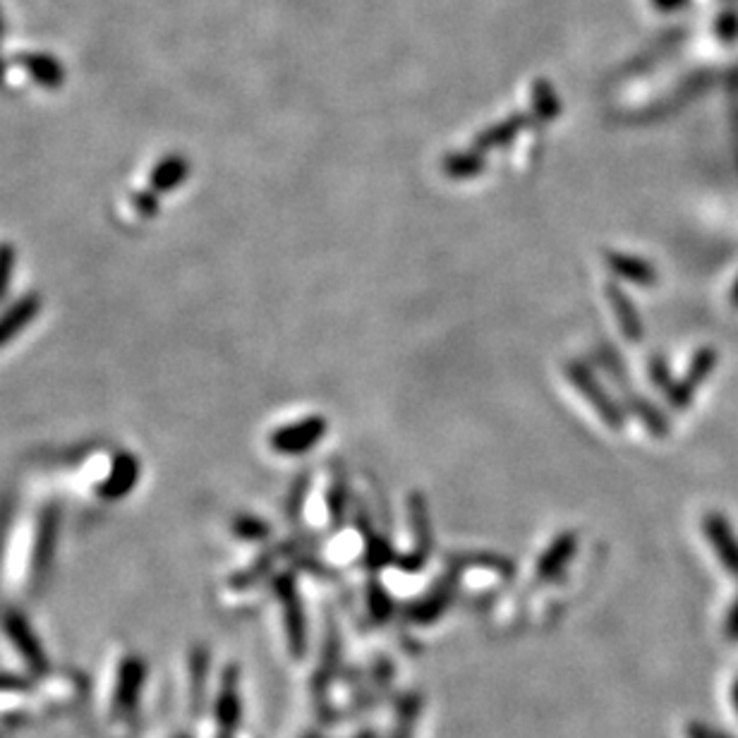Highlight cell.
I'll return each instance as SVG.
<instances>
[{
    "label": "cell",
    "mask_w": 738,
    "mask_h": 738,
    "mask_svg": "<svg viewBox=\"0 0 738 738\" xmlns=\"http://www.w3.org/2000/svg\"><path fill=\"white\" fill-rule=\"evenodd\" d=\"M3 628H5V635L12 640L15 650L20 652L22 659L29 664V667H32L34 671L46 669L44 647H41L39 638H36V633L32 631V626L24 621V616H20L17 612H5Z\"/></svg>",
    "instance_id": "cell-1"
},
{
    "label": "cell",
    "mask_w": 738,
    "mask_h": 738,
    "mask_svg": "<svg viewBox=\"0 0 738 738\" xmlns=\"http://www.w3.org/2000/svg\"><path fill=\"white\" fill-rule=\"evenodd\" d=\"M326 429V422L322 417H307V420L298 422V425H290L281 432H276L271 437V446L281 453H302L312 449V444H317L322 439Z\"/></svg>",
    "instance_id": "cell-2"
},
{
    "label": "cell",
    "mask_w": 738,
    "mask_h": 738,
    "mask_svg": "<svg viewBox=\"0 0 738 738\" xmlns=\"http://www.w3.org/2000/svg\"><path fill=\"white\" fill-rule=\"evenodd\" d=\"M139 480V463L135 456H130V453H118L116 461H113L111 465V473H108V477L104 482H101L99 487V494L104 496V499H123V496H127L135 489Z\"/></svg>",
    "instance_id": "cell-3"
},
{
    "label": "cell",
    "mask_w": 738,
    "mask_h": 738,
    "mask_svg": "<svg viewBox=\"0 0 738 738\" xmlns=\"http://www.w3.org/2000/svg\"><path fill=\"white\" fill-rule=\"evenodd\" d=\"M56 537H58V508L51 506L46 508L44 516H41L39 535H36L34 554H32V576L39 580L51 566L53 552H56Z\"/></svg>",
    "instance_id": "cell-4"
},
{
    "label": "cell",
    "mask_w": 738,
    "mask_h": 738,
    "mask_svg": "<svg viewBox=\"0 0 738 738\" xmlns=\"http://www.w3.org/2000/svg\"><path fill=\"white\" fill-rule=\"evenodd\" d=\"M276 590L278 595H281L283 600V614H286V628H288V638H290V647H293V652H298V655H302V650H305V616H302V609H300V602H298V592H295L293 583H290V578H281L276 583Z\"/></svg>",
    "instance_id": "cell-5"
},
{
    "label": "cell",
    "mask_w": 738,
    "mask_h": 738,
    "mask_svg": "<svg viewBox=\"0 0 738 738\" xmlns=\"http://www.w3.org/2000/svg\"><path fill=\"white\" fill-rule=\"evenodd\" d=\"M39 307H41L39 298H36V295H27V298L15 302L8 312L0 314V348H3L5 343H10L12 338L20 334L24 326L32 322L36 314H39Z\"/></svg>",
    "instance_id": "cell-6"
},
{
    "label": "cell",
    "mask_w": 738,
    "mask_h": 738,
    "mask_svg": "<svg viewBox=\"0 0 738 738\" xmlns=\"http://www.w3.org/2000/svg\"><path fill=\"white\" fill-rule=\"evenodd\" d=\"M571 379L576 381V384L580 386V391H583L585 396L590 398L592 405H595V408L600 410V413L604 415V420H607L609 425H612L614 429L621 425V415H619V410H616V405L612 401H609V398L604 396V393L600 389H597L595 379H592L583 367L573 365L571 367Z\"/></svg>",
    "instance_id": "cell-7"
},
{
    "label": "cell",
    "mask_w": 738,
    "mask_h": 738,
    "mask_svg": "<svg viewBox=\"0 0 738 738\" xmlns=\"http://www.w3.org/2000/svg\"><path fill=\"white\" fill-rule=\"evenodd\" d=\"M187 161L183 156H171V159L161 161L151 173V190L154 192H171L178 185L185 183L187 178Z\"/></svg>",
    "instance_id": "cell-8"
},
{
    "label": "cell",
    "mask_w": 738,
    "mask_h": 738,
    "mask_svg": "<svg viewBox=\"0 0 738 738\" xmlns=\"http://www.w3.org/2000/svg\"><path fill=\"white\" fill-rule=\"evenodd\" d=\"M573 549H576V540H573V535L559 537V540H556L552 547H549V552L542 556L537 573H540V576H544V578L554 576V573L566 564L568 556L573 554Z\"/></svg>",
    "instance_id": "cell-9"
},
{
    "label": "cell",
    "mask_w": 738,
    "mask_h": 738,
    "mask_svg": "<svg viewBox=\"0 0 738 738\" xmlns=\"http://www.w3.org/2000/svg\"><path fill=\"white\" fill-rule=\"evenodd\" d=\"M219 719L223 722V727H235V724L240 722V698H238V688H235L233 671H228L226 686H223V695L219 703Z\"/></svg>",
    "instance_id": "cell-10"
},
{
    "label": "cell",
    "mask_w": 738,
    "mask_h": 738,
    "mask_svg": "<svg viewBox=\"0 0 738 738\" xmlns=\"http://www.w3.org/2000/svg\"><path fill=\"white\" fill-rule=\"evenodd\" d=\"M609 300H612V305H614V310H616V317H619V322L623 326V331H626V336L631 338V341H635V338L643 336V334H640V324H638V317H635V314H633L631 302L623 298V295L614 286H609Z\"/></svg>",
    "instance_id": "cell-11"
},
{
    "label": "cell",
    "mask_w": 738,
    "mask_h": 738,
    "mask_svg": "<svg viewBox=\"0 0 738 738\" xmlns=\"http://www.w3.org/2000/svg\"><path fill=\"white\" fill-rule=\"evenodd\" d=\"M609 264H612V269L616 271L619 276H626L631 278V281H650V274L652 271L647 269V264L640 262V259H631V257H621V254H612L609 257Z\"/></svg>",
    "instance_id": "cell-12"
},
{
    "label": "cell",
    "mask_w": 738,
    "mask_h": 738,
    "mask_svg": "<svg viewBox=\"0 0 738 738\" xmlns=\"http://www.w3.org/2000/svg\"><path fill=\"white\" fill-rule=\"evenodd\" d=\"M417 712H420V700H417L415 695L405 698L403 705H401V715H398L396 736H393V738H413Z\"/></svg>",
    "instance_id": "cell-13"
},
{
    "label": "cell",
    "mask_w": 738,
    "mask_h": 738,
    "mask_svg": "<svg viewBox=\"0 0 738 738\" xmlns=\"http://www.w3.org/2000/svg\"><path fill=\"white\" fill-rule=\"evenodd\" d=\"M12 271H15V247L0 245V300L8 293Z\"/></svg>",
    "instance_id": "cell-14"
},
{
    "label": "cell",
    "mask_w": 738,
    "mask_h": 738,
    "mask_svg": "<svg viewBox=\"0 0 738 738\" xmlns=\"http://www.w3.org/2000/svg\"><path fill=\"white\" fill-rule=\"evenodd\" d=\"M235 532H238L240 537H245V540H262V537H266V532H269V528H266L262 520L245 516L235 520Z\"/></svg>",
    "instance_id": "cell-15"
},
{
    "label": "cell",
    "mask_w": 738,
    "mask_h": 738,
    "mask_svg": "<svg viewBox=\"0 0 738 738\" xmlns=\"http://www.w3.org/2000/svg\"><path fill=\"white\" fill-rule=\"evenodd\" d=\"M518 130V123H504V125H496L494 130H489L487 135L480 137V147H496V144H504L513 132Z\"/></svg>",
    "instance_id": "cell-16"
},
{
    "label": "cell",
    "mask_w": 738,
    "mask_h": 738,
    "mask_svg": "<svg viewBox=\"0 0 738 738\" xmlns=\"http://www.w3.org/2000/svg\"><path fill=\"white\" fill-rule=\"evenodd\" d=\"M372 595H374V602L369 600V607H372V612L377 614V616H386V614H389L391 604H389V600H386L384 592H381L379 588H374Z\"/></svg>",
    "instance_id": "cell-17"
},
{
    "label": "cell",
    "mask_w": 738,
    "mask_h": 738,
    "mask_svg": "<svg viewBox=\"0 0 738 738\" xmlns=\"http://www.w3.org/2000/svg\"><path fill=\"white\" fill-rule=\"evenodd\" d=\"M655 3H657V8L671 10V8H676V5H679V3H681V0H655Z\"/></svg>",
    "instance_id": "cell-18"
},
{
    "label": "cell",
    "mask_w": 738,
    "mask_h": 738,
    "mask_svg": "<svg viewBox=\"0 0 738 738\" xmlns=\"http://www.w3.org/2000/svg\"><path fill=\"white\" fill-rule=\"evenodd\" d=\"M362 738H374V736H362Z\"/></svg>",
    "instance_id": "cell-19"
},
{
    "label": "cell",
    "mask_w": 738,
    "mask_h": 738,
    "mask_svg": "<svg viewBox=\"0 0 738 738\" xmlns=\"http://www.w3.org/2000/svg\"><path fill=\"white\" fill-rule=\"evenodd\" d=\"M183 738H185V736H183Z\"/></svg>",
    "instance_id": "cell-20"
}]
</instances>
